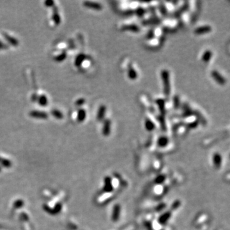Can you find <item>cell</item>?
Instances as JSON below:
<instances>
[{"instance_id":"5b68a950","label":"cell","mask_w":230,"mask_h":230,"mask_svg":"<svg viewBox=\"0 0 230 230\" xmlns=\"http://www.w3.org/2000/svg\"><path fill=\"white\" fill-rule=\"evenodd\" d=\"M212 31V27L210 26L205 25L202 26L197 27L194 30V33L197 35H202L210 32Z\"/></svg>"},{"instance_id":"7402d4cb","label":"cell","mask_w":230,"mask_h":230,"mask_svg":"<svg viewBox=\"0 0 230 230\" xmlns=\"http://www.w3.org/2000/svg\"><path fill=\"white\" fill-rule=\"evenodd\" d=\"M85 103V99L83 98H79L78 100L76 101L75 104H76V106H77L78 107H81L82 105H84Z\"/></svg>"},{"instance_id":"ffe728a7","label":"cell","mask_w":230,"mask_h":230,"mask_svg":"<svg viewBox=\"0 0 230 230\" xmlns=\"http://www.w3.org/2000/svg\"><path fill=\"white\" fill-rule=\"evenodd\" d=\"M213 160L214 164H216V166H219L221 164V156L219 154H218L217 153L214 154L213 157Z\"/></svg>"},{"instance_id":"e0dca14e","label":"cell","mask_w":230,"mask_h":230,"mask_svg":"<svg viewBox=\"0 0 230 230\" xmlns=\"http://www.w3.org/2000/svg\"><path fill=\"white\" fill-rule=\"evenodd\" d=\"M168 143V139L165 136H161L159 138L157 144L160 147H164Z\"/></svg>"},{"instance_id":"8992f818","label":"cell","mask_w":230,"mask_h":230,"mask_svg":"<svg viewBox=\"0 0 230 230\" xmlns=\"http://www.w3.org/2000/svg\"><path fill=\"white\" fill-rule=\"evenodd\" d=\"M52 19H53V22L56 25H59L61 23V19L60 14L58 12V9L57 7H55V6L53 7V16H52Z\"/></svg>"},{"instance_id":"2e32d148","label":"cell","mask_w":230,"mask_h":230,"mask_svg":"<svg viewBox=\"0 0 230 230\" xmlns=\"http://www.w3.org/2000/svg\"><path fill=\"white\" fill-rule=\"evenodd\" d=\"M155 102L157 104V106L159 107V109H160V111H161V113L164 114L165 113V101H164V100H163V99H162V98H159V99H157Z\"/></svg>"},{"instance_id":"ba28073f","label":"cell","mask_w":230,"mask_h":230,"mask_svg":"<svg viewBox=\"0 0 230 230\" xmlns=\"http://www.w3.org/2000/svg\"><path fill=\"white\" fill-rule=\"evenodd\" d=\"M106 113V107L104 105H101L100 107H99L97 114V119L98 121H102V120H104V117H105Z\"/></svg>"},{"instance_id":"277c9868","label":"cell","mask_w":230,"mask_h":230,"mask_svg":"<svg viewBox=\"0 0 230 230\" xmlns=\"http://www.w3.org/2000/svg\"><path fill=\"white\" fill-rule=\"evenodd\" d=\"M83 5L86 8L94 9L96 10H100L102 8V5L97 2H85L83 3Z\"/></svg>"},{"instance_id":"44dd1931","label":"cell","mask_w":230,"mask_h":230,"mask_svg":"<svg viewBox=\"0 0 230 230\" xmlns=\"http://www.w3.org/2000/svg\"><path fill=\"white\" fill-rule=\"evenodd\" d=\"M124 28L125 30H130L132 31H139V28L136 25H135V24L125 26Z\"/></svg>"},{"instance_id":"484cf974","label":"cell","mask_w":230,"mask_h":230,"mask_svg":"<svg viewBox=\"0 0 230 230\" xmlns=\"http://www.w3.org/2000/svg\"><path fill=\"white\" fill-rule=\"evenodd\" d=\"M38 95H36V94H34V95L32 96V101H36L38 99Z\"/></svg>"},{"instance_id":"ac0fdd59","label":"cell","mask_w":230,"mask_h":230,"mask_svg":"<svg viewBox=\"0 0 230 230\" xmlns=\"http://www.w3.org/2000/svg\"><path fill=\"white\" fill-rule=\"evenodd\" d=\"M67 53L65 52H62L60 54L54 57V60L57 62H62L67 58Z\"/></svg>"},{"instance_id":"7c38bea8","label":"cell","mask_w":230,"mask_h":230,"mask_svg":"<svg viewBox=\"0 0 230 230\" xmlns=\"http://www.w3.org/2000/svg\"><path fill=\"white\" fill-rule=\"evenodd\" d=\"M127 75L130 79L134 80L138 77V73L135 71V70L132 68V67H130L129 68V70L127 72Z\"/></svg>"},{"instance_id":"9a60e30c","label":"cell","mask_w":230,"mask_h":230,"mask_svg":"<svg viewBox=\"0 0 230 230\" xmlns=\"http://www.w3.org/2000/svg\"><path fill=\"white\" fill-rule=\"evenodd\" d=\"M145 128L148 131H151L155 129V124L151 120L147 118L145 120Z\"/></svg>"},{"instance_id":"8fae6325","label":"cell","mask_w":230,"mask_h":230,"mask_svg":"<svg viewBox=\"0 0 230 230\" xmlns=\"http://www.w3.org/2000/svg\"><path fill=\"white\" fill-rule=\"evenodd\" d=\"M86 118V112L84 109H79L77 111V120L79 122H82Z\"/></svg>"},{"instance_id":"3957f363","label":"cell","mask_w":230,"mask_h":230,"mask_svg":"<svg viewBox=\"0 0 230 230\" xmlns=\"http://www.w3.org/2000/svg\"><path fill=\"white\" fill-rule=\"evenodd\" d=\"M211 75L213 77V79L215 80L219 85H224L226 83V79H224V77L218 71L212 70Z\"/></svg>"},{"instance_id":"603a6c76","label":"cell","mask_w":230,"mask_h":230,"mask_svg":"<svg viewBox=\"0 0 230 230\" xmlns=\"http://www.w3.org/2000/svg\"><path fill=\"white\" fill-rule=\"evenodd\" d=\"M44 5L45 7H54V2L53 0H48L44 2Z\"/></svg>"},{"instance_id":"d6986e66","label":"cell","mask_w":230,"mask_h":230,"mask_svg":"<svg viewBox=\"0 0 230 230\" xmlns=\"http://www.w3.org/2000/svg\"><path fill=\"white\" fill-rule=\"evenodd\" d=\"M51 114L56 119L60 120L64 118V114H63V113L60 111L58 110V109H53V110L51 111Z\"/></svg>"},{"instance_id":"4fadbf2b","label":"cell","mask_w":230,"mask_h":230,"mask_svg":"<svg viewBox=\"0 0 230 230\" xmlns=\"http://www.w3.org/2000/svg\"><path fill=\"white\" fill-rule=\"evenodd\" d=\"M212 57V52L210 50H207L204 52L202 54L201 59L204 62H208L210 61Z\"/></svg>"},{"instance_id":"7a4b0ae2","label":"cell","mask_w":230,"mask_h":230,"mask_svg":"<svg viewBox=\"0 0 230 230\" xmlns=\"http://www.w3.org/2000/svg\"><path fill=\"white\" fill-rule=\"evenodd\" d=\"M29 115L33 118L36 119H42L45 120L48 119L49 117V114L45 111H38V110H33L29 113Z\"/></svg>"},{"instance_id":"52a82bcc","label":"cell","mask_w":230,"mask_h":230,"mask_svg":"<svg viewBox=\"0 0 230 230\" xmlns=\"http://www.w3.org/2000/svg\"><path fill=\"white\" fill-rule=\"evenodd\" d=\"M3 37L5 38V39L6 40L10 45H12L15 46V47H16L19 45V40L16 38L13 37V36L9 35L7 33H3Z\"/></svg>"},{"instance_id":"cb8c5ba5","label":"cell","mask_w":230,"mask_h":230,"mask_svg":"<svg viewBox=\"0 0 230 230\" xmlns=\"http://www.w3.org/2000/svg\"><path fill=\"white\" fill-rule=\"evenodd\" d=\"M173 102H174V106L176 108H178V107L180 105V100L178 97H175L173 98Z\"/></svg>"},{"instance_id":"6da1fadb","label":"cell","mask_w":230,"mask_h":230,"mask_svg":"<svg viewBox=\"0 0 230 230\" xmlns=\"http://www.w3.org/2000/svg\"><path fill=\"white\" fill-rule=\"evenodd\" d=\"M161 79L163 81L164 93L166 97L169 96L171 93V83H170V76L168 70L164 69L161 71Z\"/></svg>"},{"instance_id":"9c48e42d","label":"cell","mask_w":230,"mask_h":230,"mask_svg":"<svg viewBox=\"0 0 230 230\" xmlns=\"http://www.w3.org/2000/svg\"><path fill=\"white\" fill-rule=\"evenodd\" d=\"M111 122L109 120L107 119L104 122L103 125V134L105 135H108L111 132Z\"/></svg>"},{"instance_id":"5bb4252c","label":"cell","mask_w":230,"mask_h":230,"mask_svg":"<svg viewBox=\"0 0 230 230\" xmlns=\"http://www.w3.org/2000/svg\"><path fill=\"white\" fill-rule=\"evenodd\" d=\"M38 103L40 106L44 107L48 104V99L45 95H41L38 97Z\"/></svg>"},{"instance_id":"30bf717a","label":"cell","mask_w":230,"mask_h":230,"mask_svg":"<svg viewBox=\"0 0 230 230\" xmlns=\"http://www.w3.org/2000/svg\"><path fill=\"white\" fill-rule=\"evenodd\" d=\"M86 58V56L85 54L81 53L79 54H78L75 58V61H74L75 66L77 67H79L83 64V62L85 61Z\"/></svg>"},{"instance_id":"d4e9b609","label":"cell","mask_w":230,"mask_h":230,"mask_svg":"<svg viewBox=\"0 0 230 230\" xmlns=\"http://www.w3.org/2000/svg\"><path fill=\"white\" fill-rule=\"evenodd\" d=\"M8 48V46L7 44H5L4 42H3L2 40H0V50H2V49H6Z\"/></svg>"}]
</instances>
